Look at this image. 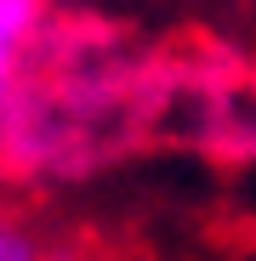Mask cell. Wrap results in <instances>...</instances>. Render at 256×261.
I'll return each instance as SVG.
<instances>
[{
  "mask_svg": "<svg viewBox=\"0 0 256 261\" xmlns=\"http://www.w3.org/2000/svg\"><path fill=\"white\" fill-rule=\"evenodd\" d=\"M40 17H46V0H0V114L17 97V63H23V46L34 40Z\"/></svg>",
  "mask_w": 256,
  "mask_h": 261,
  "instance_id": "6da1fadb",
  "label": "cell"
},
{
  "mask_svg": "<svg viewBox=\"0 0 256 261\" xmlns=\"http://www.w3.org/2000/svg\"><path fill=\"white\" fill-rule=\"evenodd\" d=\"M0 261H40V250H34L29 233H17L12 222H0Z\"/></svg>",
  "mask_w": 256,
  "mask_h": 261,
  "instance_id": "7a4b0ae2",
  "label": "cell"
}]
</instances>
